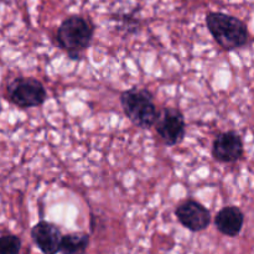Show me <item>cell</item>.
I'll use <instances>...</instances> for the list:
<instances>
[{
	"label": "cell",
	"mask_w": 254,
	"mask_h": 254,
	"mask_svg": "<svg viewBox=\"0 0 254 254\" xmlns=\"http://www.w3.org/2000/svg\"><path fill=\"white\" fill-rule=\"evenodd\" d=\"M206 25L211 36L226 51L241 49L250 41L247 25L238 17L212 11L206 15Z\"/></svg>",
	"instance_id": "6da1fadb"
},
{
	"label": "cell",
	"mask_w": 254,
	"mask_h": 254,
	"mask_svg": "<svg viewBox=\"0 0 254 254\" xmlns=\"http://www.w3.org/2000/svg\"><path fill=\"white\" fill-rule=\"evenodd\" d=\"M94 35V25L91 20L79 15L66 17L56 31L59 46L71 59H78L91 45Z\"/></svg>",
	"instance_id": "7a4b0ae2"
},
{
	"label": "cell",
	"mask_w": 254,
	"mask_h": 254,
	"mask_svg": "<svg viewBox=\"0 0 254 254\" xmlns=\"http://www.w3.org/2000/svg\"><path fill=\"white\" fill-rule=\"evenodd\" d=\"M121 104L127 118L141 129L155 127L160 112L154 103V97L145 88L133 87L121 94Z\"/></svg>",
	"instance_id": "3957f363"
},
{
	"label": "cell",
	"mask_w": 254,
	"mask_h": 254,
	"mask_svg": "<svg viewBox=\"0 0 254 254\" xmlns=\"http://www.w3.org/2000/svg\"><path fill=\"white\" fill-rule=\"evenodd\" d=\"M6 97L10 103L26 109L42 106L47 99V92L39 79L17 77L7 84Z\"/></svg>",
	"instance_id": "277c9868"
},
{
	"label": "cell",
	"mask_w": 254,
	"mask_h": 254,
	"mask_svg": "<svg viewBox=\"0 0 254 254\" xmlns=\"http://www.w3.org/2000/svg\"><path fill=\"white\" fill-rule=\"evenodd\" d=\"M156 133L168 146H174L184 140L186 123L184 114L176 108H164L155 124Z\"/></svg>",
	"instance_id": "5b68a950"
},
{
	"label": "cell",
	"mask_w": 254,
	"mask_h": 254,
	"mask_svg": "<svg viewBox=\"0 0 254 254\" xmlns=\"http://www.w3.org/2000/svg\"><path fill=\"white\" fill-rule=\"evenodd\" d=\"M211 153H212L213 159L218 163H236L242 159L243 153H245L242 138L235 130L220 133L213 140Z\"/></svg>",
	"instance_id": "8992f818"
},
{
	"label": "cell",
	"mask_w": 254,
	"mask_h": 254,
	"mask_svg": "<svg viewBox=\"0 0 254 254\" xmlns=\"http://www.w3.org/2000/svg\"><path fill=\"white\" fill-rule=\"evenodd\" d=\"M175 216L179 222L191 232L205 231L211 223V212L198 201L186 200L176 207Z\"/></svg>",
	"instance_id": "52a82bcc"
},
{
	"label": "cell",
	"mask_w": 254,
	"mask_h": 254,
	"mask_svg": "<svg viewBox=\"0 0 254 254\" xmlns=\"http://www.w3.org/2000/svg\"><path fill=\"white\" fill-rule=\"evenodd\" d=\"M62 233L56 225L40 221L31 228V238L44 254H57L61 251Z\"/></svg>",
	"instance_id": "ba28073f"
},
{
	"label": "cell",
	"mask_w": 254,
	"mask_h": 254,
	"mask_svg": "<svg viewBox=\"0 0 254 254\" xmlns=\"http://www.w3.org/2000/svg\"><path fill=\"white\" fill-rule=\"evenodd\" d=\"M245 225V215L237 206H226L217 212L215 226L218 232L227 237H237Z\"/></svg>",
	"instance_id": "9c48e42d"
},
{
	"label": "cell",
	"mask_w": 254,
	"mask_h": 254,
	"mask_svg": "<svg viewBox=\"0 0 254 254\" xmlns=\"http://www.w3.org/2000/svg\"><path fill=\"white\" fill-rule=\"evenodd\" d=\"M89 246V235L83 232H74L64 235L61 242L62 254H86Z\"/></svg>",
	"instance_id": "30bf717a"
},
{
	"label": "cell",
	"mask_w": 254,
	"mask_h": 254,
	"mask_svg": "<svg viewBox=\"0 0 254 254\" xmlns=\"http://www.w3.org/2000/svg\"><path fill=\"white\" fill-rule=\"evenodd\" d=\"M21 250V240L17 236L6 233L0 238V254H19Z\"/></svg>",
	"instance_id": "8fae6325"
}]
</instances>
